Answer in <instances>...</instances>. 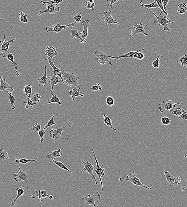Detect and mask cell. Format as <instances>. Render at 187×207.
Masks as SVG:
<instances>
[{
    "label": "cell",
    "instance_id": "1",
    "mask_svg": "<svg viewBox=\"0 0 187 207\" xmlns=\"http://www.w3.org/2000/svg\"><path fill=\"white\" fill-rule=\"evenodd\" d=\"M62 77L63 79V83L66 84L69 87L75 86L77 87L79 90L81 89L80 86L78 83V80L80 79L79 77L73 73H67L66 72L61 71Z\"/></svg>",
    "mask_w": 187,
    "mask_h": 207
},
{
    "label": "cell",
    "instance_id": "2",
    "mask_svg": "<svg viewBox=\"0 0 187 207\" xmlns=\"http://www.w3.org/2000/svg\"><path fill=\"white\" fill-rule=\"evenodd\" d=\"M148 9L153 14L154 16L157 19V20L154 22V24L158 23L159 26H163L164 31H167L168 32H170V30L168 27V24L170 23H174V22L170 21L169 18L167 17V16H164L161 15V16H158L150 8H148Z\"/></svg>",
    "mask_w": 187,
    "mask_h": 207
},
{
    "label": "cell",
    "instance_id": "3",
    "mask_svg": "<svg viewBox=\"0 0 187 207\" xmlns=\"http://www.w3.org/2000/svg\"><path fill=\"white\" fill-rule=\"evenodd\" d=\"M123 180L129 181L131 182L135 185L139 186L140 187L143 188H145L147 190H150L151 189V187H148L145 186V185L141 183L140 179H139L138 178L136 177L135 175V172L134 171H133L132 173L128 175L126 178H125V176H122V177L119 178V181L122 182V181Z\"/></svg>",
    "mask_w": 187,
    "mask_h": 207
},
{
    "label": "cell",
    "instance_id": "4",
    "mask_svg": "<svg viewBox=\"0 0 187 207\" xmlns=\"http://www.w3.org/2000/svg\"><path fill=\"white\" fill-rule=\"evenodd\" d=\"M90 52L94 55L97 58V62L101 65H104L106 62H108L110 65H112V62L110 61L109 58V56L106 53L102 52L100 50H90Z\"/></svg>",
    "mask_w": 187,
    "mask_h": 207
},
{
    "label": "cell",
    "instance_id": "5",
    "mask_svg": "<svg viewBox=\"0 0 187 207\" xmlns=\"http://www.w3.org/2000/svg\"><path fill=\"white\" fill-rule=\"evenodd\" d=\"M72 121H70L66 125L62 127L58 128L57 129L53 128V129H51L49 137L54 139L55 145H56V142L59 139H62L61 134L63 130L66 128L70 127L72 125Z\"/></svg>",
    "mask_w": 187,
    "mask_h": 207
},
{
    "label": "cell",
    "instance_id": "6",
    "mask_svg": "<svg viewBox=\"0 0 187 207\" xmlns=\"http://www.w3.org/2000/svg\"><path fill=\"white\" fill-rule=\"evenodd\" d=\"M161 173L164 175L168 184V186H173L180 185L181 183V178L180 176L175 177L172 176L170 173V172L167 170L164 171V173L160 171Z\"/></svg>",
    "mask_w": 187,
    "mask_h": 207
},
{
    "label": "cell",
    "instance_id": "7",
    "mask_svg": "<svg viewBox=\"0 0 187 207\" xmlns=\"http://www.w3.org/2000/svg\"><path fill=\"white\" fill-rule=\"evenodd\" d=\"M4 41H2L0 38V43H2V45L0 46V56L6 58L7 54L8 53V51L10 47L11 46L10 45V43L13 42L16 40V38L12 39L9 41L6 40L7 37L5 35H3Z\"/></svg>",
    "mask_w": 187,
    "mask_h": 207
},
{
    "label": "cell",
    "instance_id": "8",
    "mask_svg": "<svg viewBox=\"0 0 187 207\" xmlns=\"http://www.w3.org/2000/svg\"><path fill=\"white\" fill-rule=\"evenodd\" d=\"M181 105L182 103H173L171 99H167V100L163 101V103L159 104V110L161 113H163L166 110H170L172 108H177L176 105Z\"/></svg>",
    "mask_w": 187,
    "mask_h": 207
},
{
    "label": "cell",
    "instance_id": "9",
    "mask_svg": "<svg viewBox=\"0 0 187 207\" xmlns=\"http://www.w3.org/2000/svg\"><path fill=\"white\" fill-rule=\"evenodd\" d=\"M101 199V195L98 192H97L92 196L88 195V197L83 196V200L87 205H91L96 207H100L97 205L95 202H100Z\"/></svg>",
    "mask_w": 187,
    "mask_h": 207
},
{
    "label": "cell",
    "instance_id": "10",
    "mask_svg": "<svg viewBox=\"0 0 187 207\" xmlns=\"http://www.w3.org/2000/svg\"><path fill=\"white\" fill-rule=\"evenodd\" d=\"M17 164L18 167L19 169V173H15L14 175V179L16 181L17 183H19V182L21 181H23L25 182L26 184H27V191H28L29 189L27 181H28L29 179V175L27 174L25 172L24 169L21 170L20 169L19 164Z\"/></svg>",
    "mask_w": 187,
    "mask_h": 207
},
{
    "label": "cell",
    "instance_id": "11",
    "mask_svg": "<svg viewBox=\"0 0 187 207\" xmlns=\"http://www.w3.org/2000/svg\"><path fill=\"white\" fill-rule=\"evenodd\" d=\"M113 14L114 13L111 10L106 11L103 13L104 16L100 18V20H102L103 23H106V26H108V25L111 26L116 24L120 26V24L112 17L111 15Z\"/></svg>",
    "mask_w": 187,
    "mask_h": 207
},
{
    "label": "cell",
    "instance_id": "12",
    "mask_svg": "<svg viewBox=\"0 0 187 207\" xmlns=\"http://www.w3.org/2000/svg\"><path fill=\"white\" fill-rule=\"evenodd\" d=\"M92 151H93V156L94 157L97 166V168H96L95 171L96 175H97V176H98L99 179L100 180V184H101V186L102 192H103L104 191V189H103V184L102 180V178L104 177V175H105L104 171H105V168H101L100 166L97 158L96 156L95 153L93 149H92Z\"/></svg>",
    "mask_w": 187,
    "mask_h": 207
},
{
    "label": "cell",
    "instance_id": "13",
    "mask_svg": "<svg viewBox=\"0 0 187 207\" xmlns=\"http://www.w3.org/2000/svg\"><path fill=\"white\" fill-rule=\"evenodd\" d=\"M82 165H83L84 167V169L83 172H87L89 175H90L93 178L95 182L96 185L98 184L97 183V180H96L95 177L94 175L93 174L94 169H96L95 167L94 166L92 165L91 163L89 161V160L87 161H85L83 160H81Z\"/></svg>",
    "mask_w": 187,
    "mask_h": 207
},
{
    "label": "cell",
    "instance_id": "14",
    "mask_svg": "<svg viewBox=\"0 0 187 207\" xmlns=\"http://www.w3.org/2000/svg\"><path fill=\"white\" fill-rule=\"evenodd\" d=\"M76 22H74L70 24H69L67 25L63 26L59 24H53V28L50 27H46L45 30L47 32H54L57 33H58L62 31L63 29H64L66 27L72 26L73 28H74V26L76 24Z\"/></svg>",
    "mask_w": 187,
    "mask_h": 207
},
{
    "label": "cell",
    "instance_id": "15",
    "mask_svg": "<svg viewBox=\"0 0 187 207\" xmlns=\"http://www.w3.org/2000/svg\"><path fill=\"white\" fill-rule=\"evenodd\" d=\"M48 197L50 200H54V197L53 196L48 195L47 193V191L45 190H39L38 191L35 190L34 192L32 193L31 195V198L32 199H40L41 202L42 201V198H45V197Z\"/></svg>",
    "mask_w": 187,
    "mask_h": 207
},
{
    "label": "cell",
    "instance_id": "16",
    "mask_svg": "<svg viewBox=\"0 0 187 207\" xmlns=\"http://www.w3.org/2000/svg\"><path fill=\"white\" fill-rule=\"evenodd\" d=\"M133 27L135 29L134 31L131 30L130 31V34H131L132 36L133 37L134 35H137V34H140V33H142L144 35L147 36L148 38L149 36V34L145 31V28L143 26L142 23H140L139 24L134 25Z\"/></svg>",
    "mask_w": 187,
    "mask_h": 207
},
{
    "label": "cell",
    "instance_id": "17",
    "mask_svg": "<svg viewBox=\"0 0 187 207\" xmlns=\"http://www.w3.org/2000/svg\"><path fill=\"white\" fill-rule=\"evenodd\" d=\"M81 22L83 26V30L82 32L79 33V34L81 36L83 43L85 44L86 42V40H87L88 34V27L90 26V20H85L82 21Z\"/></svg>",
    "mask_w": 187,
    "mask_h": 207
},
{
    "label": "cell",
    "instance_id": "18",
    "mask_svg": "<svg viewBox=\"0 0 187 207\" xmlns=\"http://www.w3.org/2000/svg\"><path fill=\"white\" fill-rule=\"evenodd\" d=\"M57 5H54V4L52 3L50 5H46V9L44 10L40 11L38 16H40L43 13L49 12L51 14H53L55 12H59L60 11V7L56 6Z\"/></svg>",
    "mask_w": 187,
    "mask_h": 207
},
{
    "label": "cell",
    "instance_id": "19",
    "mask_svg": "<svg viewBox=\"0 0 187 207\" xmlns=\"http://www.w3.org/2000/svg\"><path fill=\"white\" fill-rule=\"evenodd\" d=\"M60 77L54 72L49 77L48 81L49 83H50L51 85V94L52 96L54 95V93H53L54 87L55 85H57V86L59 85V83L60 82Z\"/></svg>",
    "mask_w": 187,
    "mask_h": 207
},
{
    "label": "cell",
    "instance_id": "20",
    "mask_svg": "<svg viewBox=\"0 0 187 207\" xmlns=\"http://www.w3.org/2000/svg\"><path fill=\"white\" fill-rule=\"evenodd\" d=\"M16 49H15L13 51V52L12 53H8L7 54L6 57L7 59H8L10 61L12 62V66L13 67V69H14V71H15V74H16V76H19L20 75V73L19 72L17 71V63H16L15 61L14 60V55L13 53L15 52V51L16 50Z\"/></svg>",
    "mask_w": 187,
    "mask_h": 207
},
{
    "label": "cell",
    "instance_id": "21",
    "mask_svg": "<svg viewBox=\"0 0 187 207\" xmlns=\"http://www.w3.org/2000/svg\"><path fill=\"white\" fill-rule=\"evenodd\" d=\"M48 66L46 65H45V71L44 73V75L43 76L40 77L39 79L37 80L38 83V85L40 87L44 86L46 87L48 85V79L47 75V71Z\"/></svg>",
    "mask_w": 187,
    "mask_h": 207
},
{
    "label": "cell",
    "instance_id": "22",
    "mask_svg": "<svg viewBox=\"0 0 187 207\" xmlns=\"http://www.w3.org/2000/svg\"><path fill=\"white\" fill-rule=\"evenodd\" d=\"M0 92L1 91H5L8 89H10L13 91L14 89L12 87H10L6 82V78L5 77L0 76Z\"/></svg>",
    "mask_w": 187,
    "mask_h": 207
},
{
    "label": "cell",
    "instance_id": "23",
    "mask_svg": "<svg viewBox=\"0 0 187 207\" xmlns=\"http://www.w3.org/2000/svg\"><path fill=\"white\" fill-rule=\"evenodd\" d=\"M42 60H48L49 64L51 66L52 68H53L54 72L56 73V74L60 77V79L62 80V81L63 82V79L61 74V71L62 70H60V69L58 68L57 67L55 66L54 63L52 61V59H51L50 57H48L47 59H42Z\"/></svg>",
    "mask_w": 187,
    "mask_h": 207
},
{
    "label": "cell",
    "instance_id": "24",
    "mask_svg": "<svg viewBox=\"0 0 187 207\" xmlns=\"http://www.w3.org/2000/svg\"><path fill=\"white\" fill-rule=\"evenodd\" d=\"M57 55L58 53L56 51V48L53 47V46L50 45L46 48L45 55L47 57H50L52 59Z\"/></svg>",
    "mask_w": 187,
    "mask_h": 207
},
{
    "label": "cell",
    "instance_id": "25",
    "mask_svg": "<svg viewBox=\"0 0 187 207\" xmlns=\"http://www.w3.org/2000/svg\"><path fill=\"white\" fill-rule=\"evenodd\" d=\"M136 51H131V52H128V53L124 54L121 55L120 56L118 57H114L109 56L110 58L111 59H114L115 60L117 63H118L119 61V59L124 57H131L134 58V55L135 54Z\"/></svg>",
    "mask_w": 187,
    "mask_h": 207
},
{
    "label": "cell",
    "instance_id": "26",
    "mask_svg": "<svg viewBox=\"0 0 187 207\" xmlns=\"http://www.w3.org/2000/svg\"><path fill=\"white\" fill-rule=\"evenodd\" d=\"M79 90V89L78 88H75L69 91V96H71L73 101L75 100L76 97L77 96H81L82 97H84V95L81 94Z\"/></svg>",
    "mask_w": 187,
    "mask_h": 207
},
{
    "label": "cell",
    "instance_id": "27",
    "mask_svg": "<svg viewBox=\"0 0 187 207\" xmlns=\"http://www.w3.org/2000/svg\"><path fill=\"white\" fill-rule=\"evenodd\" d=\"M70 31L71 35V38H72V39L75 38H77L79 40V42L78 43V44L83 43L81 36L78 32L77 29L73 28L72 29L70 30Z\"/></svg>",
    "mask_w": 187,
    "mask_h": 207
},
{
    "label": "cell",
    "instance_id": "28",
    "mask_svg": "<svg viewBox=\"0 0 187 207\" xmlns=\"http://www.w3.org/2000/svg\"><path fill=\"white\" fill-rule=\"evenodd\" d=\"M16 190L17 192V196H16V198L15 199V200L12 202L11 205V206H15L16 205V201H18L19 197L24 194L25 192V188H17L16 189Z\"/></svg>",
    "mask_w": 187,
    "mask_h": 207
},
{
    "label": "cell",
    "instance_id": "29",
    "mask_svg": "<svg viewBox=\"0 0 187 207\" xmlns=\"http://www.w3.org/2000/svg\"><path fill=\"white\" fill-rule=\"evenodd\" d=\"M103 121H104V122L106 125L110 126L113 130L115 131H117V129H115L113 126L112 121L111 118H110V117L107 116L105 114H104V116H103Z\"/></svg>",
    "mask_w": 187,
    "mask_h": 207
},
{
    "label": "cell",
    "instance_id": "30",
    "mask_svg": "<svg viewBox=\"0 0 187 207\" xmlns=\"http://www.w3.org/2000/svg\"><path fill=\"white\" fill-rule=\"evenodd\" d=\"M5 91H6L9 95V101L10 103L11 107L12 109L15 110V108H16V106H15L14 104L15 101H16V99H15L14 96L12 95V91L11 90L8 91L7 90H6Z\"/></svg>",
    "mask_w": 187,
    "mask_h": 207
},
{
    "label": "cell",
    "instance_id": "31",
    "mask_svg": "<svg viewBox=\"0 0 187 207\" xmlns=\"http://www.w3.org/2000/svg\"><path fill=\"white\" fill-rule=\"evenodd\" d=\"M60 152L57 150L52 152L50 154H49L45 157L44 159L47 158H51V159H56L58 157H61V154H60Z\"/></svg>",
    "mask_w": 187,
    "mask_h": 207
},
{
    "label": "cell",
    "instance_id": "32",
    "mask_svg": "<svg viewBox=\"0 0 187 207\" xmlns=\"http://www.w3.org/2000/svg\"><path fill=\"white\" fill-rule=\"evenodd\" d=\"M8 153L6 152L2 149H0V164L2 163L4 161L9 159Z\"/></svg>",
    "mask_w": 187,
    "mask_h": 207
},
{
    "label": "cell",
    "instance_id": "33",
    "mask_svg": "<svg viewBox=\"0 0 187 207\" xmlns=\"http://www.w3.org/2000/svg\"><path fill=\"white\" fill-rule=\"evenodd\" d=\"M15 162L16 163H18L20 164V163L22 164H26L27 163L31 162V161H33V162H38V160H36L35 159V158H31V159H26V158H23L21 159H18L17 158H15Z\"/></svg>",
    "mask_w": 187,
    "mask_h": 207
},
{
    "label": "cell",
    "instance_id": "34",
    "mask_svg": "<svg viewBox=\"0 0 187 207\" xmlns=\"http://www.w3.org/2000/svg\"><path fill=\"white\" fill-rule=\"evenodd\" d=\"M140 5H141V6L142 7H145L147 8H156V9H158V8H159L156 0H154V1L153 2H152V3L151 4H148V5L143 3L142 0H141V1H140Z\"/></svg>",
    "mask_w": 187,
    "mask_h": 207
},
{
    "label": "cell",
    "instance_id": "35",
    "mask_svg": "<svg viewBox=\"0 0 187 207\" xmlns=\"http://www.w3.org/2000/svg\"><path fill=\"white\" fill-rule=\"evenodd\" d=\"M30 98L33 102L34 105H35L37 104V103H39L40 101L41 96H39V93H35V92H32Z\"/></svg>",
    "mask_w": 187,
    "mask_h": 207
},
{
    "label": "cell",
    "instance_id": "36",
    "mask_svg": "<svg viewBox=\"0 0 187 207\" xmlns=\"http://www.w3.org/2000/svg\"><path fill=\"white\" fill-rule=\"evenodd\" d=\"M56 103L58 105H60L62 104V102L60 100L56 95H53L51 99H49L48 100L47 104Z\"/></svg>",
    "mask_w": 187,
    "mask_h": 207
},
{
    "label": "cell",
    "instance_id": "37",
    "mask_svg": "<svg viewBox=\"0 0 187 207\" xmlns=\"http://www.w3.org/2000/svg\"><path fill=\"white\" fill-rule=\"evenodd\" d=\"M32 87L33 86L27 85L25 86L23 89V92L29 98L31 97V94L32 93Z\"/></svg>",
    "mask_w": 187,
    "mask_h": 207
},
{
    "label": "cell",
    "instance_id": "38",
    "mask_svg": "<svg viewBox=\"0 0 187 207\" xmlns=\"http://www.w3.org/2000/svg\"><path fill=\"white\" fill-rule=\"evenodd\" d=\"M178 9L177 12L181 14H184L185 12L187 11V6L186 3H182L178 5Z\"/></svg>",
    "mask_w": 187,
    "mask_h": 207
},
{
    "label": "cell",
    "instance_id": "39",
    "mask_svg": "<svg viewBox=\"0 0 187 207\" xmlns=\"http://www.w3.org/2000/svg\"><path fill=\"white\" fill-rule=\"evenodd\" d=\"M177 62L179 63L184 68H186L187 67V54L181 57L179 60L177 61Z\"/></svg>",
    "mask_w": 187,
    "mask_h": 207
},
{
    "label": "cell",
    "instance_id": "40",
    "mask_svg": "<svg viewBox=\"0 0 187 207\" xmlns=\"http://www.w3.org/2000/svg\"><path fill=\"white\" fill-rule=\"evenodd\" d=\"M52 160L55 164H56V165H57L59 167H60L61 169H63V170H64L68 171L70 173H72V172H71L70 170L63 163L60 162V161H56V160L53 159H52Z\"/></svg>",
    "mask_w": 187,
    "mask_h": 207
},
{
    "label": "cell",
    "instance_id": "41",
    "mask_svg": "<svg viewBox=\"0 0 187 207\" xmlns=\"http://www.w3.org/2000/svg\"><path fill=\"white\" fill-rule=\"evenodd\" d=\"M27 15L23 12H20L19 14V19L22 23H27L28 20L27 19Z\"/></svg>",
    "mask_w": 187,
    "mask_h": 207
},
{
    "label": "cell",
    "instance_id": "42",
    "mask_svg": "<svg viewBox=\"0 0 187 207\" xmlns=\"http://www.w3.org/2000/svg\"><path fill=\"white\" fill-rule=\"evenodd\" d=\"M169 111L171 112L172 115H175L178 117L182 113L186 112L185 110L181 109L180 108H176L174 109V110H170Z\"/></svg>",
    "mask_w": 187,
    "mask_h": 207
},
{
    "label": "cell",
    "instance_id": "43",
    "mask_svg": "<svg viewBox=\"0 0 187 207\" xmlns=\"http://www.w3.org/2000/svg\"><path fill=\"white\" fill-rule=\"evenodd\" d=\"M24 103L26 104V109H28L29 108H32L34 107V104L31 99L30 98L27 97L24 101Z\"/></svg>",
    "mask_w": 187,
    "mask_h": 207
},
{
    "label": "cell",
    "instance_id": "44",
    "mask_svg": "<svg viewBox=\"0 0 187 207\" xmlns=\"http://www.w3.org/2000/svg\"><path fill=\"white\" fill-rule=\"evenodd\" d=\"M106 103L108 106L110 107H114L115 104V100H114V98L112 97L111 96H108L106 98Z\"/></svg>",
    "mask_w": 187,
    "mask_h": 207
},
{
    "label": "cell",
    "instance_id": "45",
    "mask_svg": "<svg viewBox=\"0 0 187 207\" xmlns=\"http://www.w3.org/2000/svg\"><path fill=\"white\" fill-rule=\"evenodd\" d=\"M54 116H52V118L50 120H49L48 122V123L46 125H45L44 128V129L45 130H46L47 129H48V128L49 127L51 126L52 125H56V128H58L57 125V124H56V123L55 122L54 120Z\"/></svg>",
    "mask_w": 187,
    "mask_h": 207
},
{
    "label": "cell",
    "instance_id": "46",
    "mask_svg": "<svg viewBox=\"0 0 187 207\" xmlns=\"http://www.w3.org/2000/svg\"><path fill=\"white\" fill-rule=\"evenodd\" d=\"M156 2H157V4L158 5V7L159 8H160L161 10V11L160 14V16L161 15L162 12H163L165 14L166 16H168V13L167 11H164V6L163 3V2L161 0H156Z\"/></svg>",
    "mask_w": 187,
    "mask_h": 207
},
{
    "label": "cell",
    "instance_id": "47",
    "mask_svg": "<svg viewBox=\"0 0 187 207\" xmlns=\"http://www.w3.org/2000/svg\"><path fill=\"white\" fill-rule=\"evenodd\" d=\"M64 1V0H52V1H41V2H42V5L43 6L45 4L48 3H52L57 5V4H60V2H63Z\"/></svg>",
    "mask_w": 187,
    "mask_h": 207
},
{
    "label": "cell",
    "instance_id": "48",
    "mask_svg": "<svg viewBox=\"0 0 187 207\" xmlns=\"http://www.w3.org/2000/svg\"><path fill=\"white\" fill-rule=\"evenodd\" d=\"M161 57H163V56L160 55H158L157 58L156 59V60L152 62V65L154 68H159V66H160V63H159V61H160V60L159 59V58Z\"/></svg>",
    "mask_w": 187,
    "mask_h": 207
},
{
    "label": "cell",
    "instance_id": "49",
    "mask_svg": "<svg viewBox=\"0 0 187 207\" xmlns=\"http://www.w3.org/2000/svg\"><path fill=\"white\" fill-rule=\"evenodd\" d=\"M161 124L162 125H168L170 124L171 120L168 117L164 116L162 117Z\"/></svg>",
    "mask_w": 187,
    "mask_h": 207
},
{
    "label": "cell",
    "instance_id": "50",
    "mask_svg": "<svg viewBox=\"0 0 187 207\" xmlns=\"http://www.w3.org/2000/svg\"><path fill=\"white\" fill-rule=\"evenodd\" d=\"M94 2H93V3H91V2H88V1H86V3H85L84 5H83V6L86 8V9H92L93 11L94 12Z\"/></svg>",
    "mask_w": 187,
    "mask_h": 207
},
{
    "label": "cell",
    "instance_id": "51",
    "mask_svg": "<svg viewBox=\"0 0 187 207\" xmlns=\"http://www.w3.org/2000/svg\"><path fill=\"white\" fill-rule=\"evenodd\" d=\"M38 132V135L40 137V142H43L44 141V136L45 132L44 129H42L39 130Z\"/></svg>",
    "mask_w": 187,
    "mask_h": 207
},
{
    "label": "cell",
    "instance_id": "52",
    "mask_svg": "<svg viewBox=\"0 0 187 207\" xmlns=\"http://www.w3.org/2000/svg\"><path fill=\"white\" fill-rule=\"evenodd\" d=\"M41 124H38V123H35L33 125V130L34 132H39V130H41Z\"/></svg>",
    "mask_w": 187,
    "mask_h": 207
},
{
    "label": "cell",
    "instance_id": "53",
    "mask_svg": "<svg viewBox=\"0 0 187 207\" xmlns=\"http://www.w3.org/2000/svg\"><path fill=\"white\" fill-rule=\"evenodd\" d=\"M102 89V87L100 86V84L97 83L93 85L91 88V89L94 91H101Z\"/></svg>",
    "mask_w": 187,
    "mask_h": 207
},
{
    "label": "cell",
    "instance_id": "54",
    "mask_svg": "<svg viewBox=\"0 0 187 207\" xmlns=\"http://www.w3.org/2000/svg\"><path fill=\"white\" fill-rule=\"evenodd\" d=\"M82 13V12H81L80 14H79V15H75V16H74L73 19L75 20V22H76L77 23H80V22H81V19H82V16L81 14Z\"/></svg>",
    "mask_w": 187,
    "mask_h": 207
},
{
    "label": "cell",
    "instance_id": "55",
    "mask_svg": "<svg viewBox=\"0 0 187 207\" xmlns=\"http://www.w3.org/2000/svg\"><path fill=\"white\" fill-rule=\"evenodd\" d=\"M145 56L144 54L141 52H138L137 53L136 58H137L139 60H142V59L145 58Z\"/></svg>",
    "mask_w": 187,
    "mask_h": 207
},
{
    "label": "cell",
    "instance_id": "56",
    "mask_svg": "<svg viewBox=\"0 0 187 207\" xmlns=\"http://www.w3.org/2000/svg\"><path fill=\"white\" fill-rule=\"evenodd\" d=\"M178 118H179L181 120H187V113L186 112L182 113L178 117Z\"/></svg>",
    "mask_w": 187,
    "mask_h": 207
},
{
    "label": "cell",
    "instance_id": "57",
    "mask_svg": "<svg viewBox=\"0 0 187 207\" xmlns=\"http://www.w3.org/2000/svg\"><path fill=\"white\" fill-rule=\"evenodd\" d=\"M161 1L162 2H163L164 9V11H166V6L168 3L169 1H170V0H161Z\"/></svg>",
    "mask_w": 187,
    "mask_h": 207
},
{
    "label": "cell",
    "instance_id": "58",
    "mask_svg": "<svg viewBox=\"0 0 187 207\" xmlns=\"http://www.w3.org/2000/svg\"><path fill=\"white\" fill-rule=\"evenodd\" d=\"M118 1V0H107V2H110V5H108V6L112 7L114 4Z\"/></svg>",
    "mask_w": 187,
    "mask_h": 207
},
{
    "label": "cell",
    "instance_id": "59",
    "mask_svg": "<svg viewBox=\"0 0 187 207\" xmlns=\"http://www.w3.org/2000/svg\"><path fill=\"white\" fill-rule=\"evenodd\" d=\"M181 191H187V186L185 184L183 185L182 186H181Z\"/></svg>",
    "mask_w": 187,
    "mask_h": 207
},
{
    "label": "cell",
    "instance_id": "60",
    "mask_svg": "<svg viewBox=\"0 0 187 207\" xmlns=\"http://www.w3.org/2000/svg\"><path fill=\"white\" fill-rule=\"evenodd\" d=\"M58 151L59 152H60L61 151V149H59V150H58Z\"/></svg>",
    "mask_w": 187,
    "mask_h": 207
},
{
    "label": "cell",
    "instance_id": "61",
    "mask_svg": "<svg viewBox=\"0 0 187 207\" xmlns=\"http://www.w3.org/2000/svg\"><path fill=\"white\" fill-rule=\"evenodd\" d=\"M184 157H185V158H187V154H185V155L184 156Z\"/></svg>",
    "mask_w": 187,
    "mask_h": 207
},
{
    "label": "cell",
    "instance_id": "62",
    "mask_svg": "<svg viewBox=\"0 0 187 207\" xmlns=\"http://www.w3.org/2000/svg\"><path fill=\"white\" fill-rule=\"evenodd\" d=\"M122 1H128V0H122Z\"/></svg>",
    "mask_w": 187,
    "mask_h": 207
}]
</instances>
